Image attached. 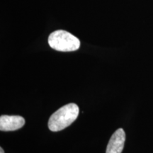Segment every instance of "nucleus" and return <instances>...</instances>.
<instances>
[{"label": "nucleus", "instance_id": "2", "mask_svg": "<svg viewBox=\"0 0 153 153\" xmlns=\"http://www.w3.org/2000/svg\"><path fill=\"white\" fill-rule=\"evenodd\" d=\"M48 44L55 51L72 52L79 48L80 41L77 38L66 30H57L49 36Z\"/></svg>", "mask_w": 153, "mask_h": 153}, {"label": "nucleus", "instance_id": "1", "mask_svg": "<svg viewBox=\"0 0 153 153\" xmlns=\"http://www.w3.org/2000/svg\"><path fill=\"white\" fill-rule=\"evenodd\" d=\"M79 107L70 103L65 105L51 115L48 120V128L51 131H60L71 125L79 115Z\"/></svg>", "mask_w": 153, "mask_h": 153}, {"label": "nucleus", "instance_id": "3", "mask_svg": "<svg viewBox=\"0 0 153 153\" xmlns=\"http://www.w3.org/2000/svg\"><path fill=\"white\" fill-rule=\"evenodd\" d=\"M25 124V119L20 116L2 115L0 117V131H14L22 128Z\"/></svg>", "mask_w": 153, "mask_h": 153}, {"label": "nucleus", "instance_id": "4", "mask_svg": "<svg viewBox=\"0 0 153 153\" xmlns=\"http://www.w3.org/2000/svg\"><path fill=\"white\" fill-rule=\"evenodd\" d=\"M126 141V133L123 128H118L114 132L108 141L106 153H121Z\"/></svg>", "mask_w": 153, "mask_h": 153}, {"label": "nucleus", "instance_id": "5", "mask_svg": "<svg viewBox=\"0 0 153 153\" xmlns=\"http://www.w3.org/2000/svg\"><path fill=\"white\" fill-rule=\"evenodd\" d=\"M0 153H4V151L2 148H0Z\"/></svg>", "mask_w": 153, "mask_h": 153}]
</instances>
